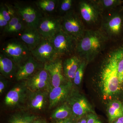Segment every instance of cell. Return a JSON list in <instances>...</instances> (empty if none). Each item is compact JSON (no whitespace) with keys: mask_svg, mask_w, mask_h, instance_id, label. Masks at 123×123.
<instances>
[{"mask_svg":"<svg viewBox=\"0 0 123 123\" xmlns=\"http://www.w3.org/2000/svg\"><path fill=\"white\" fill-rule=\"evenodd\" d=\"M121 45L108 53L101 66L99 73L100 87L105 98L114 96L119 90L118 65Z\"/></svg>","mask_w":123,"mask_h":123,"instance_id":"obj_1","label":"cell"},{"mask_svg":"<svg viewBox=\"0 0 123 123\" xmlns=\"http://www.w3.org/2000/svg\"><path fill=\"white\" fill-rule=\"evenodd\" d=\"M108 40L100 29L86 30L77 42L75 53L87 62L92 61L103 50Z\"/></svg>","mask_w":123,"mask_h":123,"instance_id":"obj_2","label":"cell"},{"mask_svg":"<svg viewBox=\"0 0 123 123\" xmlns=\"http://www.w3.org/2000/svg\"><path fill=\"white\" fill-rule=\"evenodd\" d=\"M101 18L100 30L108 39L123 42V7L109 11Z\"/></svg>","mask_w":123,"mask_h":123,"instance_id":"obj_3","label":"cell"},{"mask_svg":"<svg viewBox=\"0 0 123 123\" xmlns=\"http://www.w3.org/2000/svg\"><path fill=\"white\" fill-rule=\"evenodd\" d=\"M1 53L12 60L18 67L22 65L31 55V51L19 39L9 40L2 44Z\"/></svg>","mask_w":123,"mask_h":123,"instance_id":"obj_4","label":"cell"},{"mask_svg":"<svg viewBox=\"0 0 123 123\" xmlns=\"http://www.w3.org/2000/svg\"><path fill=\"white\" fill-rule=\"evenodd\" d=\"M61 18L62 30L78 42L86 31L80 17L71 10L65 14Z\"/></svg>","mask_w":123,"mask_h":123,"instance_id":"obj_5","label":"cell"},{"mask_svg":"<svg viewBox=\"0 0 123 123\" xmlns=\"http://www.w3.org/2000/svg\"><path fill=\"white\" fill-rule=\"evenodd\" d=\"M13 6L17 13L27 26L37 29L40 21L43 16L35 4L33 5L16 1L14 3Z\"/></svg>","mask_w":123,"mask_h":123,"instance_id":"obj_6","label":"cell"},{"mask_svg":"<svg viewBox=\"0 0 123 123\" xmlns=\"http://www.w3.org/2000/svg\"><path fill=\"white\" fill-rule=\"evenodd\" d=\"M50 41L59 58L76 52L77 42L62 30Z\"/></svg>","mask_w":123,"mask_h":123,"instance_id":"obj_7","label":"cell"},{"mask_svg":"<svg viewBox=\"0 0 123 123\" xmlns=\"http://www.w3.org/2000/svg\"><path fill=\"white\" fill-rule=\"evenodd\" d=\"M37 29L43 38L50 40L62 30L61 17L45 15Z\"/></svg>","mask_w":123,"mask_h":123,"instance_id":"obj_8","label":"cell"},{"mask_svg":"<svg viewBox=\"0 0 123 123\" xmlns=\"http://www.w3.org/2000/svg\"><path fill=\"white\" fill-rule=\"evenodd\" d=\"M24 81L30 92L39 91H50L52 88L50 75L44 66Z\"/></svg>","mask_w":123,"mask_h":123,"instance_id":"obj_9","label":"cell"},{"mask_svg":"<svg viewBox=\"0 0 123 123\" xmlns=\"http://www.w3.org/2000/svg\"><path fill=\"white\" fill-rule=\"evenodd\" d=\"M31 53L35 59L43 64L60 58L51 42L44 39L34 49L31 51Z\"/></svg>","mask_w":123,"mask_h":123,"instance_id":"obj_10","label":"cell"},{"mask_svg":"<svg viewBox=\"0 0 123 123\" xmlns=\"http://www.w3.org/2000/svg\"><path fill=\"white\" fill-rule=\"evenodd\" d=\"M79 9L81 18L89 25L96 24L102 17V12L94 0L80 1Z\"/></svg>","mask_w":123,"mask_h":123,"instance_id":"obj_11","label":"cell"},{"mask_svg":"<svg viewBox=\"0 0 123 123\" xmlns=\"http://www.w3.org/2000/svg\"><path fill=\"white\" fill-rule=\"evenodd\" d=\"M29 90L24 81L17 84L7 93L4 99L5 105L9 107H13L26 102Z\"/></svg>","mask_w":123,"mask_h":123,"instance_id":"obj_12","label":"cell"},{"mask_svg":"<svg viewBox=\"0 0 123 123\" xmlns=\"http://www.w3.org/2000/svg\"><path fill=\"white\" fill-rule=\"evenodd\" d=\"M67 102L72 111L73 115L80 117L88 113H93L92 107L85 97L73 91Z\"/></svg>","mask_w":123,"mask_h":123,"instance_id":"obj_13","label":"cell"},{"mask_svg":"<svg viewBox=\"0 0 123 123\" xmlns=\"http://www.w3.org/2000/svg\"><path fill=\"white\" fill-rule=\"evenodd\" d=\"M72 84L67 81L58 87L52 88L49 95V109H52L68 100L73 91Z\"/></svg>","mask_w":123,"mask_h":123,"instance_id":"obj_14","label":"cell"},{"mask_svg":"<svg viewBox=\"0 0 123 123\" xmlns=\"http://www.w3.org/2000/svg\"><path fill=\"white\" fill-rule=\"evenodd\" d=\"M49 92L47 91H29L26 102L29 109L36 112L44 111L49 106Z\"/></svg>","mask_w":123,"mask_h":123,"instance_id":"obj_15","label":"cell"},{"mask_svg":"<svg viewBox=\"0 0 123 123\" xmlns=\"http://www.w3.org/2000/svg\"><path fill=\"white\" fill-rule=\"evenodd\" d=\"M44 68L48 72L52 87H57L66 83L63 71V61L61 58L44 64Z\"/></svg>","mask_w":123,"mask_h":123,"instance_id":"obj_16","label":"cell"},{"mask_svg":"<svg viewBox=\"0 0 123 123\" xmlns=\"http://www.w3.org/2000/svg\"><path fill=\"white\" fill-rule=\"evenodd\" d=\"M44 66V64L38 62L31 55L24 63L18 66L15 78L18 81L26 80Z\"/></svg>","mask_w":123,"mask_h":123,"instance_id":"obj_17","label":"cell"},{"mask_svg":"<svg viewBox=\"0 0 123 123\" xmlns=\"http://www.w3.org/2000/svg\"><path fill=\"white\" fill-rule=\"evenodd\" d=\"M31 51L37 47L43 39L37 29L27 26L18 34V38Z\"/></svg>","mask_w":123,"mask_h":123,"instance_id":"obj_18","label":"cell"},{"mask_svg":"<svg viewBox=\"0 0 123 123\" xmlns=\"http://www.w3.org/2000/svg\"><path fill=\"white\" fill-rule=\"evenodd\" d=\"M82 60L78 55H75L67 58L63 62V71L68 81H73L75 74Z\"/></svg>","mask_w":123,"mask_h":123,"instance_id":"obj_19","label":"cell"},{"mask_svg":"<svg viewBox=\"0 0 123 123\" xmlns=\"http://www.w3.org/2000/svg\"><path fill=\"white\" fill-rule=\"evenodd\" d=\"M17 65L12 60L4 54H0V73L6 78L10 79L15 77L17 72Z\"/></svg>","mask_w":123,"mask_h":123,"instance_id":"obj_20","label":"cell"},{"mask_svg":"<svg viewBox=\"0 0 123 123\" xmlns=\"http://www.w3.org/2000/svg\"><path fill=\"white\" fill-rule=\"evenodd\" d=\"M107 113L110 122L123 116V107L121 102L113 101L110 102L107 108Z\"/></svg>","mask_w":123,"mask_h":123,"instance_id":"obj_21","label":"cell"},{"mask_svg":"<svg viewBox=\"0 0 123 123\" xmlns=\"http://www.w3.org/2000/svg\"><path fill=\"white\" fill-rule=\"evenodd\" d=\"M73 115L72 108L66 102L57 106L53 111L51 118L56 120L69 118Z\"/></svg>","mask_w":123,"mask_h":123,"instance_id":"obj_22","label":"cell"},{"mask_svg":"<svg viewBox=\"0 0 123 123\" xmlns=\"http://www.w3.org/2000/svg\"><path fill=\"white\" fill-rule=\"evenodd\" d=\"M59 2L57 0H38L35 1V4L42 13L48 14L56 10Z\"/></svg>","mask_w":123,"mask_h":123,"instance_id":"obj_23","label":"cell"},{"mask_svg":"<svg viewBox=\"0 0 123 123\" xmlns=\"http://www.w3.org/2000/svg\"><path fill=\"white\" fill-rule=\"evenodd\" d=\"M101 11H112L121 6L123 1L120 0H94Z\"/></svg>","mask_w":123,"mask_h":123,"instance_id":"obj_24","label":"cell"},{"mask_svg":"<svg viewBox=\"0 0 123 123\" xmlns=\"http://www.w3.org/2000/svg\"><path fill=\"white\" fill-rule=\"evenodd\" d=\"M37 117L24 112L15 113L9 119V123H32Z\"/></svg>","mask_w":123,"mask_h":123,"instance_id":"obj_25","label":"cell"},{"mask_svg":"<svg viewBox=\"0 0 123 123\" xmlns=\"http://www.w3.org/2000/svg\"><path fill=\"white\" fill-rule=\"evenodd\" d=\"M27 27L22 20L16 24L6 30L3 31V34L6 35L18 34L24 30Z\"/></svg>","mask_w":123,"mask_h":123,"instance_id":"obj_26","label":"cell"},{"mask_svg":"<svg viewBox=\"0 0 123 123\" xmlns=\"http://www.w3.org/2000/svg\"><path fill=\"white\" fill-rule=\"evenodd\" d=\"M87 63V62L86 61L82 60V61L76 73L73 81L76 85H79L81 83L84 76V71Z\"/></svg>","mask_w":123,"mask_h":123,"instance_id":"obj_27","label":"cell"},{"mask_svg":"<svg viewBox=\"0 0 123 123\" xmlns=\"http://www.w3.org/2000/svg\"><path fill=\"white\" fill-rule=\"evenodd\" d=\"M73 1L72 0H62L59 1V10L61 12L66 13L71 10Z\"/></svg>","mask_w":123,"mask_h":123,"instance_id":"obj_28","label":"cell"},{"mask_svg":"<svg viewBox=\"0 0 123 123\" xmlns=\"http://www.w3.org/2000/svg\"><path fill=\"white\" fill-rule=\"evenodd\" d=\"M22 19L18 15H17L15 17H13L11 18V20L8 22L7 26L3 30V31L6 30L14 26L16 24L21 21Z\"/></svg>","mask_w":123,"mask_h":123,"instance_id":"obj_29","label":"cell"},{"mask_svg":"<svg viewBox=\"0 0 123 123\" xmlns=\"http://www.w3.org/2000/svg\"><path fill=\"white\" fill-rule=\"evenodd\" d=\"M86 123H102L98 116L93 113H89L87 115Z\"/></svg>","mask_w":123,"mask_h":123,"instance_id":"obj_30","label":"cell"},{"mask_svg":"<svg viewBox=\"0 0 123 123\" xmlns=\"http://www.w3.org/2000/svg\"><path fill=\"white\" fill-rule=\"evenodd\" d=\"M0 12L1 13L7 22H9L11 18L7 10L6 7L5 6L4 4L2 3L0 5Z\"/></svg>","mask_w":123,"mask_h":123,"instance_id":"obj_31","label":"cell"},{"mask_svg":"<svg viewBox=\"0 0 123 123\" xmlns=\"http://www.w3.org/2000/svg\"><path fill=\"white\" fill-rule=\"evenodd\" d=\"M7 81L5 78L0 75V94H2L7 87Z\"/></svg>","mask_w":123,"mask_h":123,"instance_id":"obj_32","label":"cell"},{"mask_svg":"<svg viewBox=\"0 0 123 123\" xmlns=\"http://www.w3.org/2000/svg\"><path fill=\"white\" fill-rule=\"evenodd\" d=\"M8 22L5 19L1 13L0 12V27L1 29L4 30L8 25Z\"/></svg>","mask_w":123,"mask_h":123,"instance_id":"obj_33","label":"cell"},{"mask_svg":"<svg viewBox=\"0 0 123 123\" xmlns=\"http://www.w3.org/2000/svg\"><path fill=\"white\" fill-rule=\"evenodd\" d=\"M53 123H74L72 120H71L70 118L60 120H56Z\"/></svg>","mask_w":123,"mask_h":123,"instance_id":"obj_34","label":"cell"},{"mask_svg":"<svg viewBox=\"0 0 123 123\" xmlns=\"http://www.w3.org/2000/svg\"><path fill=\"white\" fill-rule=\"evenodd\" d=\"M32 123H47L45 120L39 118L37 117L36 119L33 121Z\"/></svg>","mask_w":123,"mask_h":123,"instance_id":"obj_35","label":"cell"},{"mask_svg":"<svg viewBox=\"0 0 123 123\" xmlns=\"http://www.w3.org/2000/svg\"><path fill=\"white\" fill-rule=\"evenodd\" d=\"M114 123H123V116L117 119Z\"/></svg>","mask_w":123,"mask_h":123,"instance_id":"obj_36","label":"cell"},{"mask_svg":"<svg viewBox=\"0 0 123 123\" xmlns=\"http://www.w3.org/2000/svg\"><path fill=\"white\" fill-rule=\"evenodd\" d=\"M86 120L85 119H83L81 121L78 122L76 123H86Z\"/></svg>","mask_w":123,"mask_h":123,"instance_id":"obj_37","label":"cell"},{"mask_svg":"<svg viewBox=\"0 0 123 123\" xmlns=\"http://www.w3.org/2000/svg\"></svg>","mask_w":123,"mask_h":123,"instance_id":"obj_38","label":"cell"}]
</instances>
